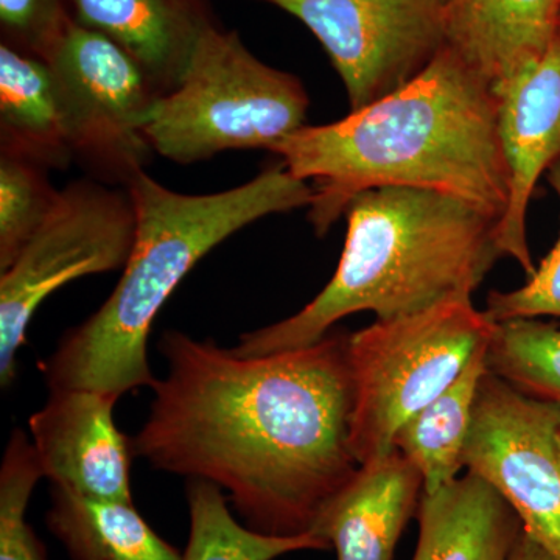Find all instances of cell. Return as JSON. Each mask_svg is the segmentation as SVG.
Returning a JSON list of instances; mask_svg holds the SVG:
<instances>
[{
	"label": "cell",
	"mask_w": 560,
	"mask_h": 560,
	"mask_svg": "<svg viewBox=\"0 0 560 560\" xmlns=\"http://www.w3.org/2000/svg\"><path fill=\"white\" fill-rule=\"evenodd\" d=\"M160 350L167 375L151 388L132 455L219 486L261 534H312L360 469L350 447L349 334L331 330L307 348L241 357L172 330Z\"/></svg>",
	"instance_id": "obj_1"
},
{
	"label": "cell",
	"mask_w": 560,
	"mask_h": 560,
	"mask_svg": "<svg viewBox=\"0 0 560 560\" xmlns=\"http://www.w3.org/2000/svg\"><path fill=\"white\" fill-rule=\"evenodd\" d=\"M272 153L311 184L318 237L353 198L381 187L441 191L497 219L510 202L495 91L448 46L400 90L345 119L304 125Z\"/></svg>",
	"instance_id": "obj_2"
},
{
	"label": "cell",
	"mask_w": 560,
	"mask_h": 560,
	"mask_svg": "<svg viewBox=\"0 0 560 560\" xmlns=\"http://www.w3.org/2000/svg\"><path fill=\"white\" fill-rule=\"evenodd\" d=\"M345 215L348 234L330 282L290 318L242 335L235 355L307 348L355 313L394 319L471 298L504 257L500 219L441 191L381 187L353 198Z\"/></svg>",
	"instance_id": "obj_3"
},
{
	"label": "cell",
	"mask_w": 560,
	"mask_h": 560,
	"mask_svg": "<svg viewBox=\"0 0 560 560\" xmlns=\"http://www.w3.org/2000/svg\"><path fill=\"white\" fill-rule=\"evenodd\" d=\"M138 231L130 259L105 304L73 327L43 363L50 390L91 389L119 400L153 388L149 338L161 308L195 265L235 232L275 213L308 208L311 184L282 164L208 195L167 189L145 172L131 180Z\"/></svg>",
	"instance_id": "obj_4"
},
{
	"label": "cell",
	"mask_w": 560,
	"mask_h": 560,
	"mask_svg": "<svg viewBox=\"0 0 560 560\" xmlns=\"http://www.w3.org/2000/svg\"><path fill=\"white\" fill-rule=\"evenodd\" d=\"M308 98L298 77L250 54L237 32L212 25L198 40L178 86L160 95L145 136L176 164L230 150H275L304 127Z\"/></svg>",
	"instance_id": "obj_5"
},
{
	"label": "cell",
	"mask_w": 560,
	"mask_h": 560,
	"mask_svg": "<svg viewBox=\"0 0 560 560\" xmlns=\"http://www.w3.org/2000/svg\"><path fill=\"white\" fill-rule=\"evenodd\" d=\"M495 326L459 298L349 335L350 447L360 466L396 451L401 427L452 385Z\"/></svg>",
	"instance_id": "obj_6"
},
{
	"label": "cell",
	"mask_w": 560,
	"mask_h": 560,
	"mask_svg": "<svg viewBox=\"0 0 560 560\" xmlns=\"http://www.w3.org/2000/svg\"><path fill=\"white\" fill-rule=\"evenodd\" d=\"M138 231L127 187L94 178L58 194L47 219L0 275V383L16 378L18 353L33 316L47 298L84 276L124 270Z\"/></svg>",
	"instance_id": "obj_7"
},
{
	"label": "cell",
	"mask_w": 560,
	"mask_h": 560,
	"mask_svg": "<svg viewBox=\"0 0 560 560\" xmlns=\"http://www.w3.org/2000/svg\"><path fill=\"white\" fill-rule=\"evenodd\" d=\"M73 160L90 178L128 187L145 172V125L160 97L138 62L108 36L73 22L49 57Z\"/></svg>",
	"instance_id": "obj_8"
},
{
	"label": "cell",
	"mask_w": 560,
	"mask_h": 560,
	"mask_svg": "<svg viewBox=\"0 0 560 560\" xmlns=\"http://www.w3.org/2000/svg\"><path fill=\"white\" fill-rule=\"evenodd\" d=\"M300 20L329 55L350 110L429 68L447 46L448 0H260Z\"/></svg>",
	"instance_id": "obj_9"
},
{
	"label": "cell",
	"mask_w": 560,
	"mask_h": 560,
	"mask_svg": "<svg viewBox=\"0 0 560 560\" xmlns=\"http://www.w3.org/2000/svg\"><path fill=\"white\" fill-rule=\"evenodd\" d=\"M523 530L560 560V404L529 396L488 370L464 453Z\"/></svg>",
	"instance_id": "obj_10"
},
{
	"label": "cell",
	"mask_w": 560,
	"mask_h": 560,
	"mask_svg": "<svg viewBox=\"0 0 560 560\" xmlns=\"http://www.w3.org/2000/svg\"><path fill=\"white\" fill-rule=\"evenodd\" d=\"M499 102V138L508 171L510 202L499 221L504 257L533 275L526 213L537 183L560 161V33L540 60L493 86Z\"/></svg>",
	"instance_id": "obj_11"
},
{
	"label": "cell",
	"mask_w": 560,
	"mask_h": 560,
	"mask_svg": "<svg viewBox=\"0 0 560 560\" xmlns=\"http://www.w3.org/2000/svg\"><path fill=\"white\" fill-rule=\"evenodd\" d=\"M116 401L97 390L55 389L32 415V442L51 486L132 503L131 441L114 423Z\"/></svg>",
	"instance_id": "obj_12"
},
{
	"label": "cell",
	"mask_w": 560,
	"mask_h": 560,
	"mask_svg": "<svg viewBox=\"0 0 560 560\" xmlns=\"http://www.w3.org/2000/svg\"><path fill=\"white\" fill-rule=\"evenodd\" d=\"M422 495L419 470L394 451L360 466L320 512L312 534L326 540L338 560H394Z\"/></svg>",
	"instance_id": "obj_13"
},
{
	"label": "cell",
	"mask_w": 560,
	"mask_h": 560,
	"mask_svg": "<svg viewBox=\"0 0 560 560\" xmlns=\"http://www.w3.org/2000/svg\"><path fill=\"white\" fill-rule=\"evenodd\" d=\"M72 16L119 44L160 95L178 86L198 40L215 25L208 0H72Z\"/></svg>",
	"instance_id": "obj_14"
},
{
	"label": "cell",
	"mask_w": 560,
	"mask_h": 560,
	"mask_svg": "<svg viewBox=\"0 0 560 560\" xmlns=\"http://www.w3.org/2000/svg\"><path fill=\"white\" fill-rule=\"evenodd\" d=\"M560 33V0H448L447 46L492 86L540 60Z\"/></svg>",
	"instance_id": "obj_15"
},
{
	"label": "cell",
	"mask_w": 560,
	"mask_h": 560,
	"mask_svg": "<svg viewBox=\"0 0 560 560\" xmlns=\"http://www.w3.org/2000/svg\"><path fill=\"white\" fill-rule=\"evenodd\" d=\"M412 560H508L523 525L508 501L477 475L423 492Z\"/></svg>",
	"instance_id": "obj_16"
},
{
	"label": "cell",
	"mask_w": 560,
	"mask_h": 560,
	"mask_svg": "<svg viewBox=\"0 0 560 560\" xmlns=\"http://www.w3.org/2000/svg\"><path fill=\"white\" fill-rule=\"evenodd\" d=\"M0 154L39 167L66 168L73 160L49 62L0 44Z\"/></svg>",
	"instance_id": "obj_17"
},
{
	"label": "cell",
	"mask_w": 560,
	"mask_h": 560,
	"mask_svg": "<svg viewBox=\"0 0 560 560\" xmlns=\"http://www.w3.org/2000/svg\"><path fill=\"white\" fill-rule=\"evenodd\" d=\"M46 522L72 560H183L142 518L135 504L92 499L51 486Z\"/></svg>",
	"instance_id": "obj_18"
},
{
	"label": "cell",
	"mask_w": 560,
	"mask_h": 560,
	"mask_svg": "<svg viewBox=\"0 0 560 560\" xmlns=\"http://www.w3.org/2000/svg\"><path fill=\"white\" fill-rule=\"evenodd\" d=\"M490 341V340H489ZM489 341L470 357L444 393L412 416L396 434L399 451L423 480V492L433 493L458 480L482 377L488 372Z\"/></svg>",
	"instance_id": "obj_19"
},
{
	"label": "cell",
	"mask_w": 560,
	"mask_h": 560,
	"mask_svg": "<svg viewBox=\"0 0 560 560\" xmlns=\"http://www.w3.org/2000/svg\"><path fill=\"white\" fill-rule=\"evenodd\" d=\"M190 534L183 560H275L294 551H326L330 545L313 534L279 537L235 521L219 486L205 480L187 485Z\"/></svg>",
	"instance_id": "obj_20"
},
{
	"label": "cell",
	"mask_w": 560,
	"mask_h": 560,
	"mask_svg": "<svg viewBox=\"0 0 560 560\" xmlns=\"http://www.w3.org/2000/svg\"><path fill=\"white\" fill-rule=\"evenodd\" d=\"M486 363L523 393L560 404V329L555 324L534 318L497 323Z\"/></svg>",
	"instance_id": "obj_21"
},
{
	"label": "cell",
	"mask_w": 560,
	"mask_h": 560,
	"mask_svg": "<svg viewBox=\"0 0 560 560\" xmlns=\"http://www.w3.org/2000/svg\"><path fill=\"white\" fill-rule=\"evenodd\" d=\"M46 168L0 154V271L7 270L57 202Z\"/></svg>",
	"instance_id": "obj_22"
},
{
	"label": "cell",
	"mask_w": 560,
	"mask_h": 560,
	"mask_svg": "<svg viewBox=\"0 0 560 560\" xmlns=\"http://www.w3.org/2000/svg\"><path fill=\"white\" fill-rule=\"evenodd\" d=\"M43 477L35 445L24 431L14 430L0 469V560H47L46 547L25 521Z\"/></svg>",
	"instance_id": "obj_23"
},
{
	"label": "cell",
	"mask_w": 560,
	"mask_h": 560,
	"mask_svg": "<svg viewBox=\"0 0 560 560\" xmlns=\"http://www.w3.org/2000/svg\"><path fill=\"white\" fill-rule=\"evenodd\" d=\"M73 22L72 0H0L2 43L46 61Z\"/></svg>",
	"instance_id": "obj_24"
},
{
	"label": "cell",
	"mask_w": 560,
	"mask_h": 560,
	"mask_svg": "<svg viewBox=\"0 0 560 560\" xmlns=\"http://www.w3.org/2000/svg\"><path fill=\"white\" fill-rule=\"evenodd\" d=\"M552 190L560 201V161L548 171ZM486 315L493 323L517 318H560V232L558 242L540 260L525 285L512 291H490Z\"/></svg>",
	"instance_id": "obj_25"
},
{
	"label": "cell",
	"mask_w": 560,
	"mask_h": 560,
	"mask_svg": "<svg viewBox=\"0 0 560 560\" xmlns=\"http://www.w3.org/2000/svg\"><path fill=\"white\" fill-rule=\"evenodd\" d=\"M508 560H559L523 530Z\"/></svg>",
	"instance_id": "obj_26"
}]
</instances>
